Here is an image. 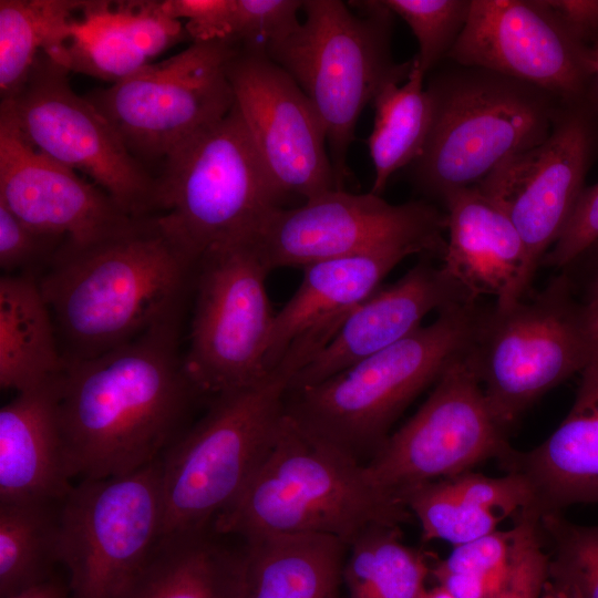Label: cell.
<instances>
[{
	"label": "cell",
	"mask_w": 598,
	"mask_h": 598,
	"mask_svg": "<svg viewBox=\"0 0 598 598\" xmlns=\"http://www.w3.org/2000/svg\"><path fill=\"white\" fill-rule=\"evenodd\" d=\"M177 313L104 354L66 363L60 423L74 480H104L158 458L203 396L181 352Z\"/></svg>",
	"instance_id": "obj_1"
},
{
	"label": "cell",
	"mask_w": 598,
	"mask_h": 598,
	"mask_svg": "<svg viewBox=\"0 0 598 598\" xmlns=\"http://www.w3.org/2000/svg\"><path fill=\"white\" fill-rule=\"evenodd\" d=\"M196 265L155 216L96 243L64 240L38 280L65 363L104 354L181 313Z\"/></svg>",
	"instance_id": "obj_2"
},
{
	"label": "cell",
	"mask_w": 598,
	"mask_h": 598,
	"mask_svg": "<svg viewBox=\"0 0 598 598\" xmlns=\"http://www.w3.org/2000/svg\"><path fill=\"white\" fill-rule=\"evenodd\" d=\"M336 330L328 324L303 333L258 380L212 396L205 414L166 450L159 458L163 535L212 527L241 494L275 442L295 375Z\"/></svg>",
	"instance_id": "obj_3"
},
{
	"label": "cell",
	"mask_w": 598,
	"mask_h": 598,
	"mask_svg": "<svg viewBox=\"0 0 598 598\" xmlns=\"http://www.w3.org/2000/svg\"><path fill=\"white\" fill-rule=\"evenodd\" d=\"M410 518L403 502L375 486L363 464L285 413L268 455L213 529L243 540L323 535L349 546L372 527H400Z\"/></svg>",
	"instance_id": "obj_4"
},
{
	"label": "cell",
	"mask_w": 598,
	"mask_h": 598,
	"mask_svg": "<svg viewBox=\"0 0 598 598\" xmlns=\"http://www.w3.org/2000/svg\"><path fill=\"white\" fill-rule=\"evenodd\" d=\"M481 311L477 301L442 310L432 323L340 373L289 390L286 413L365 465L406 406L470 351Z\"/></svg>",
	"instance_id": "obj_5"
},
{
	"label": "cell",
	"mask_w": 598,
	"mask_h": 598,
	"mask_svg": "<svg viewBox=\"0 0 598 598\" xmlns=\"http://www.w3.org/2000/svg\"><path fill=\"white\" fill-rule=\"evenodd\" d=\"M426 91L431 130L410 167L420 192L441 202L542 143L563 104L529 83L454 62L432 74Z\"/></svg>",
	"instance_id": "obj_6"
},
{
	"label": "cell",
	"mask_w": 598,
	"mask_h": 598,
	"mask_svg": "<svg viewBox=\"0 0 598 598\" xmlns=\"http://www.w3.org/2000/svg\"><path fill=\"white\" fill-rule=\"evenodd\" d=\"M349 3L361 14L343 1L303 0L305 21L265 49L318 114L339 189L360 114L386 83L403 82L412 65V59L402 63L392 59L394 14L382 0Z\"/></svg>",
	"instance_id": "obj_7"
},
{
	"label": "cell",
	"mask_w": 598,
	"mask_h": 598,
	"mask_svg": "<svg viewBox=\"0 0 598 598\" xmlns=\"http://www.w3.org/2000/svg\"><path fill=\"white\" fill-rule=\"evenodd\" d=\"M597 353L598 319L564 271L529 299L482 307L468 357L494 419L507 432Z\"/></svg>",
	"instance_id": "obj_8"
},
{
	"label": "cell",
	"mask_w": 598,
	"mask_h": 598,
	"mask_svg": "<svg viewBox=\"0 0 598 598\" xmlns=\"http://www.w3.org/2000/svg\"><path fill=\"white\" fill-rule=\"evenodd\" d=\"M156 177L157 225L197 261L212 246L254 237L268 214L288 198L236 102L226 116L176 150Z\"/></svg>",
	"instance_id": "obj_9"
},
{
	"label": "cell",
	"mask_w": 598,
	"mask_h": 598,
	"mask_svg": "<svg viewBox=\"0 0 598 598\" xmlns=\"http://www.w3.org/2000/svg\"><path fill=\"white\" fill-rule=\"evenodd\" d=\"M237 50L228 41H195L85 97L156 176L176 150L233 109L227 68Z\"/></svg>",
	"instance_id": "obj_10"
},
{
	"label": "cell",
	"mask_w": 598,
	"mask_h": 598,
	"mask_svg": "<svg viewBox=\"0 0 598 598\" xmlns=\"http://www.w3.org/2000/svg\"><path fill=\"white\" fill-rule=\"evenodd\" d=\"M269 272L254 237L212 246L199 257L184 365L203 396L247 385L267 372L276 315L266 288Z\"/></svg>",
	"instance_id": "obj_11"
},
{
	"label": "cell",
	"mask_w": 598,
	"mask_h": 598,
	"mask_svg": "<svg viewBox=\"0 0 598 598\" xmlns=\"http://www.w3.org/2000/svg\"><path fill=\"white\" fill-rule=\"evenodd\" d=\"M162 535L159 458L123 476L78 481L61 512L60 564L71 598H115Z\"/></svg>",
	"instance_id": "obj_12"
},
{
	"label": "cell",
	"mask_w": 598,
	"mask_h": 598,
	"mask_svg": "<svg viewBox=\"0 0 598 598\" xmlns=\"http://www.w3.org/2000/svg\"><path fill=\"white\" fill-rule=\"evenodd\" d=\"M446 226L445 210L426 200L393 205L371 192L332 189L274 209L254 238L271 271L394 248L442 259Z\"/></svg>",
	"instance_id": "obj_13"
},
{
	"label": "cell",
	"mask_w": 598,
	"mask_h": 598,
	"mask_svg": "<svg viewBox=\"0 0 598 598\" xmlns=\"http://www.w3.org/2000/svg\"><path fill=\"white\" fill-rule=\"evenodd\" d=\"M69 73L41 52L19 91L0 104L39 152L84 173L130 216H156V176L130 153L101 112L73 91Z\"/></svg>",
	"instance_id": "obj_14"
},
{
	"label": "cell",
	"mask_w": 598,
	"mask_h": 598,
	"mask_svg": "<svg viewBox=\"0 0 598 598\" xmlns=\"http://www.w3.org/2000/svg\"><path fill=\"white\" fill-rule=\"evenodd\" d=\"M516 450L494 419L468 352L440 375L416 413L364 465L379 488L399 497L422 483L453 477Z\"/></svg>",
	"instance_id": "obj_15"
},
{
	"label": "cell",
	"mask_w": 598,
	"mask_h": 598,
	"mask_svg": "<svg viewBox=\"0 0 598 598\" xmlns=\"http://www.w3.org/2000/svg\"><path fill=\"white\" fill-rule=\"evenodd\" d=\"M598 159V102H563L549 135L495 167L474 187L518 230L532 283L567 225Z\"/></svg>",
	"instance_id": "obj_16"
},
{
	"label": "cell",
	"mask_w": 598,
	"mask_h": 598,
	"mask_svg": "<svg viewBox=\"0 0 598 598\" xmlns=\"http://www.w3.org/2000/svg\"><path fill=\"white\" fill-rule=\"evenodd\" d=\"M446 60L529 83L563 102H598L591 47L544 0H471L467 22Z\"/></svg>",
	"instance_id": "obj_17"
},
{
	"label": "cell",
	"mask_w": 598,
	"mask_h": 598,
	"mask_svg": "<svg viewBox=\"0 0 598 598\" xmlns=\"http://www.w3.org/2000/svg\"><path fill=\"white\" fill-rule=\"evenodd\" d=\"M227 75L256 147L286 196L306 202L339 189L323 125L295 80L258 47H238Z\"/></svg>",
	"instance_id": "obj_18"
},
{
	"label": "cell",
	"mask_w": 598,
	"mask_h": 598,
	"mask_svg": "<svg viewBox=\"0 0 598 598\" xmlns=\"http://www.w3.org/2000/svg\"><path fill=\"white\" fill-rule=\"evenodd\" d=\"M0 203L29 226L87 245L126 233L143 218L75 171L39 152L0 104Z\"/></svg>",
	"instance_id": "obj_19"
},
{
	"label": "cell",
	"mask_w": 598,
	"mask_h": 598,
	"mask_svg": "<svg viewBox=\"0 0 598 598\" xmlns=\"http://www.w3.org/2000/svg\"><path fill=\"white\" fill-rule=\"evenodd\" d=\"M427 258L358 305L326 347L295 375L290 390L322 382L396 343L420 328L431 311L477 301Z\"/></svg>",
	"instance_id": "obj_20"
},
{
	"label": "cell",
	"mask_w": 598,
	"mask_h": 598,
	"mask_svg": "<svg viewBox=\"0 0 598 598\" xmlns=\"http://www.w3.org/2000/svg\"><path fill=\"white\" fill-rule=\"evenodd\" d=\"M186 39L184 23L164 12L162 0H85L48 55L69 72L113 84Z\"/></svg>",
	"instance_id": "obj_21"
},
{
	"label": "cell",
	"mask_w": 598,
	"mask_h": 598,
	"mask_svg": "<svg viewBox=\"0 0 598 598\" xmlns=\"http://www.w3.org/2000/svg\"><path fill=\"white\" fill-rule=\"evenodd\" d=\"M446 250L442 267L474 298L495 296L496 306L529 290L524 241L508 215L477 188L446 195Z\"/></svg>",
	"instance_id": "obj_22"
},
{
	"label": "cell",
	"mask_w": 598,
	"mask_h": 598,
	"mask_svg": "<svg viewBox=\"0 0 598 598\" xmlns=\"http://www.w3.org/2000/svg\"><path fill=\"white\" fill-rule=\"evenodd\" d=\"M62 375L0 409V503L63 501L74 485L60 423Z\"/></svg>",
	"instance_id": "obj_23"
},
{
	"label": "cell",
	"mask_w": 598,
	"mask_h": 598,
	"mask_svg": "<svg viewBox=\"0 0 598 598\" xmlns=\"http://www.w3.org/2000/svg\"><path fill=\"white\" fill-rule=\"evenodd\" d=\"M528 482L540 517L576 504H598V353L580 372L574 403L538 446L516 450L503 466Z\"/></svg>",
	"instance_id": "obj_24"
},
{
	"label": "cell",
	"mask_w": 598,
	"mask_h": 598,
	"mask_svg": "<svg viewBox=\"0 0 598 598\" xmlns=\"http://www.w3.org/2000/svg\"><path fill=\"white\" fill-rule=\"evenodd\" d=\"M412 255H416L412 249L394 248L303 267L296 292L275 315L265 357L266 370L278 363L298 337L348 316L379 289L400 261Z\"/></svg>",
	"instance_id": "obj_25"
},
{
	"label": "cell",
	"mask_w": 598,
	"mask_h": 598,
	"mask_svg": "<svg viewBox=\"0 0 598 598\" xmlns=\"http://www.w3.org/2000/svg\"><path fill=\"white\" fill-rule=\"evenodd\" d=\"M206 529L163 535L115 598H238L243 545Z\"/></svg>",
	"instance_id": "obj_26"
},
{
	"label": "cell",
	"mask_w": 598,
	"mask_h": 598,
	"mask_svg": "<svg viewBox=\"0 0 598 598\" xmlns=\"http://www.w3.org/2000/svg\"><path fill=\"white\" fill-rule=\"evenodd\" d=\"M348 547L323 535L243 540L238 598H339Z\"/></svg>",
	"instance_id": "obj_27"
},
{
	"label": "cell",
	"mask_w": 598,
	"mask_h": 598,
	"mask_svg": "<svg viewBox=\"0 0 598 598\" xmlns=\"http://www.w3.org/2000/svg\"><path fill=\"white\" fill-rule=\"evenodd\" d=\"M51 310L33 274L0 278V385L16 393L65 370Z\"/></svg>",
	"instance_id": "obj_28"
},
{
	"label": "cell",
	"mask_w": 598,
	"mask_h": 598,
	"mask_svg": "<svg viewBox=\"0 0 598 598\" xmlns=\"http://www.w3.org/2000/svg\"><path fill=\"white\" fill-rule=\"evenodd\" d=\"M417 59L403 82H389L377 94L368 147L374 167L371 193L380 195L391 175L421 155L432 124V103Z\"/></svg>",
	"instance_id": "obj_29"
},
{
	"label": "cell",
	"mask_w": 598,
	"mask_h": 598,
	"mask_svg": "<svg viewBox=\"0 0 598 598\" xmlns=\"http://www.w3.org/2000/svg\"><path fill=\"white\" fill-rule=\"evenodd\" d=\"M63 501L0 503L1 598L54 577Z\"/></svg>",
	"instance_id": "obj_30"
},
{
	"label": "cell",
	"mask_w": 598,
	"mask_h": 598,
	"mask_svg": "<svg viewBox=\"0 0 598 598\" xmlns=\"http://www.w3.org/2000/svg\"><path fill=\"white\" fill-rule=\"evenodd\" d=\"M85 0H0V96L11 99L37 56L55 51Z\"/></svg>",
	"instance_id": "obj_31"
},
{
	"label": "cell",
	"mask_w": 598,
	"mask_h": 598,
	"mask_svg": "<svg viewBox=\"0 0 598 598\" xmlns=\"http://www.w3.org/2000/svg\"><path fill=\"white\" fill-rule=\"evenodd\" d=\"M430 573L425 557L406 546L400 527L375 526L348 547V598H420Z\"/></svg>",
	"instance_id": "obj_32"
},
{
	"label": "cell",
	"mask_w": 598,
	"mask_h": 598,
	"mask_svg": "<svg viewBox=\"0 0 598 598\" xmlns=\"http://www.w3.org/2000/svg\"><path fill=\"white\" fill-rule=\"evenodd\" d=\"M399 498L419 519L426 542L440 539L458 546L496 530L503 519L462 499L447 478L410 487Z\"/></svg>",
	"instance_id": "obj_33"
},
{
	"label": "cell",
	"mask_w": 598,
	"mask_h": 598,
	"mask_svg": "<svg viewBox=\"0 0 598 598\" xmlns=\"http://www.w3.org/2000/svg\"><path fill=\"white\" fill-rule=\"evenodd\" d=\"M544 545L549 547V582L565 598H598V524L584 526L561 512L539 517Z\"/></svg>",
	"instance_id": "obj_34"
},
{
	"label": "cell",
	"mask_w": 598,
	"mask_h": 598,
	"mask_svg": "<svg viewBox=\"0 0 598 598\" xmlns=\"http://www.w3.org/2000/svg\"><path fill=\"white\" fill-rule=\"evenodd\" d=\"M402 18L419 43L415 54L425 74L446 60L461 35L471 10V0H382Z\"/></svg>",
	"instance_id": "obj_35"
},
{
	"label": "cell",
	"mask_w": 598,
	"mask_h": 598,
	"mask_svg": "<svg viewBox=\"0 0 598 598\" xmlns=\"http://www.w3.org/2000/svg\"><path fill=\"white\" fill-rule=\"evenodd\" d=\"M505 581L494 598H542L549 581V555L545 550L539 517L529 511L515 515Z\"/></svg>",
	"instance_id": "obj_36"
},
{
	"label": "cell",
	"mask_w": 598,
	"mask_h": 598,
	"mask_svg": "<svg viewBox=\"0 0 598 598\" xmlns=\"http://www.w3.org/2000/svg\"><path fill=\"white\" fill-rule=\"evenodd\" d=\"M513 532L494 530L472 542L454 546L450 555L431 570L433 576L451 575L497 594L511 556Z\"/></svg>",
	"instance_id": "obj_37"
},
{
	"label": "cell",
	"mask_w": 598,
	"mask_h": 598,
	"mask_svg": "<svg viewBox=\"0 0 598 598\" xmlns=\"http://www.w3.org/2000/svg\"><path fill=\"white\" fill-rule=\"evenodd\" d=\"M230 42L266 49L299 24L301 0H233Z\"/></svg>",
	"instance_id": "obj_38"
},
{
	"label": "cell",
	"mask_w": 598,
	"mask_h": 598,
	"mask_svg": "<svg viewBox=\"0 0 598 598\" xmlns=\"http://www.w3.org/2000/svg\"><path fill=\"white\" fill-rule=\"evenodd\" d=\"M64 240L29 226L0 203V266L6 275L38 276L37 270L47 269Z\"/></svg>",
	"instance_id": "obj_39"
},
{
	"label": "cell",
	"mask_w": 598,
	"mask_h": 598,
	"mask_svg": "<svg viewBox=\"0 0 598 598\" xmlns=\"http://www.w3.org/2000/svg\"><path fill=\"white\" fill-rule=\"evenodd\" d=\"M447 481L462 499L502 518L530 509L534 504L533 491L518 473L507 472L502 477H489L468 471L447 477Z\"/></svg>",
	"instance_id": "obj_40"
},
{
	"label": "cell",
	"mask_w": 598,
	"mask_h": 598,
	"mask_svg": "<svg viewBox=\"0 0 598 598\" xmlns=\"http://www.w3.org/2000/svg\"><path fill=\"white\" fill-rule=\"evenodd\" d=\"M598 241V183L586 186L561 235L542 265L566 268Z\"/></svg>",
	"instance_id": "obj_41"
},
{
	"label": "cell",
	"mask_w": 598,
	"mask_h": 598,
	"mask_svg": "<svg viewBox=\"0 0 598 598\" xmlns=\"http://www.w3.org/2000/svg\"><path fill=\"white\" fill-rule=\"evenodd\" d=\"M162 8L171 18L186 20L192 42H230L233 0H162Z\"/></svg>",
	"instance_id": "obj_42"
},
{
	"label": "cell",
	"mask_w": 598,
	"mask_h": 598,
	"mask_svg": "<svg viewBox=\"0 0 598 598\" xmlns=\"http://www.w3.org/2000/svg\"><path fill=\"white\" fill-rule=\"evenodd\" d=\"M567 30L591 47L598 42V0H544Z\"/></svg>",
	"instance_id": "obj_43"
},
{
	"label": "cell",
	"mask_w": 598,
	"mask_h": 598,
	"mask_svg": "<svg viewBox=\"0 0 598 598\" xmlns=\"http://www.w3.org/2000/svg\"><path fill=\"white\" fill-rule=\"evenodd\" d=\"M7 598H71L68 584L55 577Z\"/></svg>",
	"instance_id": "obj_44"
},
{
	"label": "cell",
	"mask_w": 598,
	"mask_h": 598,
	"mask_svg": "<svg viewBox=\"0 0 598 598\" xmlns=\"http://www.w3.org/2000/svg\"><path fill=\"white\" fill-rule=\"evenodd\" d=\"M582 298L598 319V266L588 281L587 289Z\"/></svg>",
	"instance_id": "obj_45"
},
{
	"label": "cell",
	"mask_w": 598,
	"mask_h": 598,
	"mask_svg": "<svg viewBox=\"0 0 598 598\" xmlns=\"http://www.w3.org/2000/svg\"><path fill=\"white\" fill-rule=\"evenodd\" d=\"M420 598H453L448 592H446L442 587L437 586L433 589H425Z\"/></svg>",
	"instance_id": "obj_46"
},
{
	"label": "cell",
	"mask_w": 598,
	"mask_h": 598,
	"mask_svg": "<svg viewBox=\"0 0 598 598\" xmlns=\"http://www.w3.org/2000/svg\"><path fill=\"white\" fill-rule=\"evenodd\" d=\"M591 55H592V69H594V76H595L597 97H598V42L591 45Z\"/></svg>",
	"instance_id": "obj_47"
},
{
	"label": "cell",
	"mask_w": 598,
	"mask_h": 598,
	"mask_svg": "<svg viewBox=\"0 0 598 598\" xmlns=\"http://www.w3.org/2000/svg\"><path fill=\"white\" fill-rule=\"evenodd\" d=\"M542 598H565L549 581L547 582Z\"/></svg>",
	"instance_id": "obj_48"
}]
</instances>
